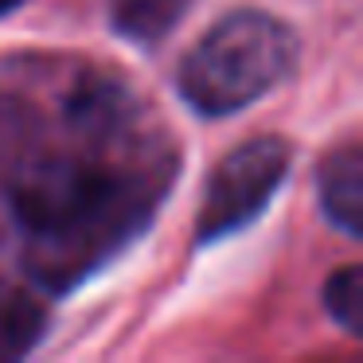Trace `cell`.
<instances>
[{"instance_id": "7a4b0ae2", "label": "cell", "mask_w": 363, "mask_h": 363, "mask_svg": "<svg viewBox=\"0 0 363 363\" xmlns=\"http://www.w3.org/2000/svg\"><path fill=\"white\" fill-rule=\"evenodd\" d=\"M297 63L301 40L281 16L238 9L199 35L176 71V86L199 118H227L277 90Z\"/></svg>"}, {"instance_id": "8992f818", "label": "cell", "mask_w": 363, "mask_h": 363, "mask_svg": "<svg viewBox=\"0 0 363 363\" xmlns=\"http://www.w3.org/2000/svg\"><path fill=\"white\" fill-rule=\"evenodd\" d=\"M191 0H110V24L133 43H157L172 32Z\"/></svg>"}, {"instance_id": "52a82bcc", "label": "cell", "mask_w": 363, "mask_h": 363, "mask_svg": "<svg viewBox=\"0 0 363 363\" xmlns=\"http://www.w3.org/2000/svg\"><path fill=\"white\" fill-rule=\"evenodd\" d=\"M324 308L347 336H363V269L359 266H344L324 281Z\"/></svg>"}, {"instance_id": "5b68a950", "label": "cell", "mask_w": 363, "mask_h": 363, "mask_svg": "<svg viewBox=\"0 0 363 363\" xmlns=\"http://www.w3.org/2000/svg\"><path fill=\"white\" fill-rule=\"evenodd\" d=\"M48 308L16 281H0V355H28L43 340Z\"/></svg>"}, {"instance_id": "3957f363", "label": "cell", "mask_w": 363, "mask_h": 363, "mask_svg": "<svg viewBox=\"0 0 363 363\" xmlns=\"http://www.w3.org/2000/svg\"><path fill=\"white\" fill-rule=\"evenodd\" d=\"M293 149L285 137H250L211 168L196 219V242L211 246L250 227L289 176Z\"/></svg>"}, {"instance_id": "277c9868", "label": "cell", "mask_w": 363, "mask_h": 363, "mask_svg": "<svg viewBox=\"0 0 363 363\" xmlns=\"http://www.w3.org/2000/svg\"><path fill=\"white\" fill-rule=\"evenodd\" d=\"M320 211L347 238H363V152L359 145H340L316 168Z\"/></svg>"}, {"instance_id": "6da1fadb", "label": "cell", "mask_w": 363, "mask_h": 363, "mask_svg": "<svg viewBox=\"0 0 363 363\" xmlns=\"http://www.w3.org/2000/svg\"><path fill=\"white\" fill-rule=\"evenodd\" d=\"M32 238L28 266L43 285H74L145 219V191L86 152H35L9 184Z\"/></svg>"}, {"instance_id": "ba28073f", "label": "cell", "mask_w": 363, "mask_h": 363, "mask_svg": "<svg viewBox=\"0 0 363 363\" xmlns=\"http://www.w3.org/2000/svg\"><path fill=\"white\" fill-rule=\"evenodd\" d=\"M20 4H24V0H0V16H9L12 9H20Z\"/></svg>"}]
</instances>
